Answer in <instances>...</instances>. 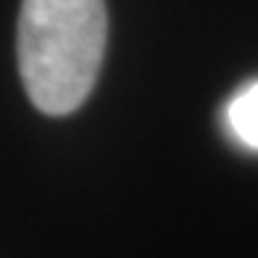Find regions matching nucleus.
I'll return each mask as SVG.
<instances>
[{"instance_id": "f257e3e1", "label": "nucleus", "mask_w": 258, "mask_h": 258, "mask_svg": "<svg viewBox=\"0 0 258 258\" xmlns=\"http://www.w3.org/2000/svg\"><path fill=\"white\" fill-rule=\"evenodd\" d=\"M105 34V0L21 3L19 72L42 113L66 116L87 100L103 63Z\"/></svg>"}, {"instance_id": "f03ea898", "label": "nucleus", "mask_w": 258, "mask_h": 258, "mask_svg": "<svg viewBox=\"0 0 258 258\" xmlns=\"http://www.w3.org/2000/svg\"><path fill=\"white\" fill-rule=\"evenodd\" d=\"M227 124L245 148L258 150V82L242 87L227 105Z\"/></svg>"}]
</instances>
